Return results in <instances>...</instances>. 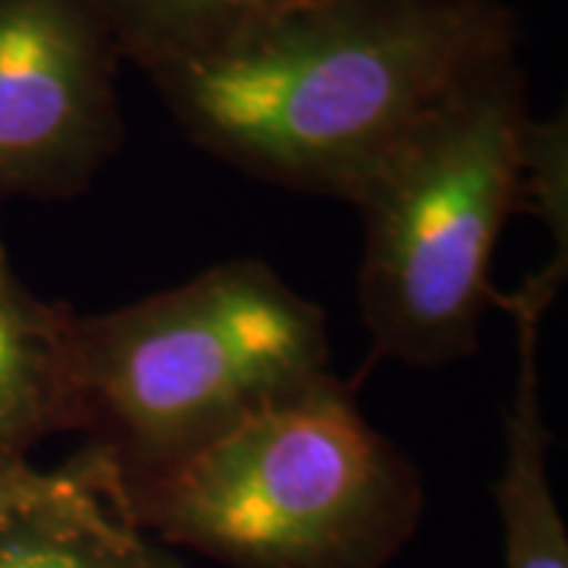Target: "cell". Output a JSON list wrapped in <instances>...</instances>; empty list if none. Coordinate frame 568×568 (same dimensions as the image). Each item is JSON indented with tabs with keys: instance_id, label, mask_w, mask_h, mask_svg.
<instances>
[{
	"instance_id": "cell-9",
	"label": "cell",
	"mask_w": 568,
	"mask_h": 568,
	"mask_svg": "<svg viewBox=\"0 0 568 568\" xmlns=\"http://www.w3.org/2000/svg\"><path fill=\"white\" fill-rule=\"evenodd\" d=\"M142 73L190 61L275 10L301 0H89Z\"/></svg>"
},
{
	"instance_id": "cell-8",
	"label": "cell",
	"mask_w": 568,
	"mask_h": 568,
	"mask_svg": "<svg viewBox=\"0 0 568 568\" xmlns=\"http://www.w3.org/2000/svg\"><path fill=\"white\" fill-rule=\"evenodd\" d=\"M73 310L36 297L0 244V462H29L54 433H80L70 369Z\"/></svg>"
},
{
	"instance_id": "cell-2",
	"label": "cell",
	"mask_w": 568,
	"mask_h": 568,
	"mask_svg": "<svg viewBox=\"0 0 568 568\" xmlns=\"http://www.w3.org/2000/svg\"><path fill=\"white\" fill-rule=\"evenodd\" d=\"M123 515L162 547L227 568H386L426 508L420 470L325 376L140 477Z\"/></svg>"
},
{
	"instance_id": "cell-4",
	"label": "cell",
	"mask_w": 568,
	"mask_h": 568,
	"mask_svg": "<svg viewBox=\"0 0 568 568\" xmlns=\"http://www.w3.org/2000/svg\"><path fill=\"white\" fill-rule=\"evenodd\" d=\"M528 126L521 67L493 63L426 111L357 186V297L373 364L426 369L477 351L484 313L499 306L493 253L525 205Z\"/></svg>"
},
{
	"instance_id": "cell-5",
	"label": "cell",
	"mask_w": 568,
	"mask_h": 568,
	"mask_svg": "<svg viewBox=\"0 0 568 568\" xmlns=\"http://www.w3.org/2000/svg\"><path fill=\"white\" fill-rule=\"evenodd\" d=\"M121 48L89 0H0V200H70L118 155Z\"/></svg>"
},
{
	"instance_id": "cell-3",
	"label": "cell",
	"mask_w": 568,
	"mask_h": 568,
	"mask_svg": "<svg viewBox=\"0 0 568 568\" xmlns=\"http://www.w3.org/2000/svg\"><path fill=\"white\" fill-rule=\"evenodd\" d=\"M80 433L118 477L209 446L250 414L332 376L328 323L272 265L231 260L70 323Z\"/></svg>"
},
{
	"instance_id": "cell-1",
	"label": "cell",
	"mask_w": 568,
	"mask_h": 568,
	"mask_svg": "<svg viewBox=\"0 0 568 568\" xmlns=\"http://www.w3.org/2000/svg\"><path fill=\"white\" fill-rule=\"evenodd\" d=\"M518 36L503 0H301L149 82L219 162L351 203L426 111L511 61Z\"/></svg>"
},
{
	"instance_id": "cell-7",
	"label": "cell",
	"mask_w": 568,
	"mask_h": 568,
	"mask_svg": "<svg viewBox=\"0 0 568 568\" xmlns=\"http://www.w3.org/2000/svg\"><path fill=\"white\" fill-rule=\"evenodd\" d=\"M566 282V265L549 260L530 275L515 294H499V306L515 320L518 369L506 410V446L503 470L496 480V508L503 521V556L506 568H568V537L562 515L549 489L547 452L549 429L540 402V323L559 287Z\"/></svg>"
},
{
	"instance_id": "cell-6",
	"label": "cell",
	"mask_w": 568,
	"mask_h": 568,
	"mask_svg": "<svg viewBox=\"0 0 568 568\" xmlns=\"http://www.w3.org/2000/svg\"><path fill=\"white\" fill-rule=\"evenodd\" d=\"M0 568H183L123 515L114 465L85 446L61 467L29 465L0 493Z\"/></svg>"
},
{
	"instance_id": "cell-10",
	"label": "cell",
	"mask_w": 568,
	"mask_h": 568,
	"mask_svg": "<svg viewBox=\"0 0 568 568\" xmlns=\"http://www.w3.org/2000/svg\"><path fill=\"white\" fill-rule=\"evenodd\" d=\"M26 467H29V462H0V493L13 487L26 474Z\"/></svg>"
}]
</instances>
